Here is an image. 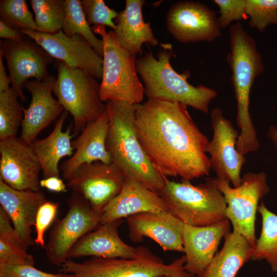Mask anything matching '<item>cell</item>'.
I'll return each instance as SVG.
<instances>
[{
    "instance_id": "cell-20",
    "label": "cell",
    "mask_w": 277,
    "mask_h": 277,
    "mask_svg": "<svg viewBox=\"0 0 277 277\" xmlns=\"http://www.w3.org/2000/svg\"><path fill=\"white\" fill-rule=\"evenodd\" d=\"M170 212L164 200L137 181L126 176L120 193L104 208L100 225L143 212Z\"/></svg>"
},
{
    "instance_id": "cell-9",
    "label": "cell",
    "mask_w": 277,
    "mask_h": 277,
    "mask_svg": "<svg viewBox=\"0 0 277 277\" xmlns=\"http://www.w3.org/2000/svg\"><path fill=\"white\" fill-rule=\"evenodd\" d=\"M227 204L226 216L234 230L243 235L254 247L255 216L259 201L270 191L267 175L249 172L242 176L241 185L232 187L225 180L213 178Z\"/></svg>"
},
{
    "instance_id": "cell-18",
    "label": "cell",
    "mask_w": 277,
    "mask_h": 277,
    "mask_svg": "<svg viewBox=\"0 0 277 277\" xmlns=\"http://www.w3.org/2000/svg\"><path fill=\"white\" fill-rule=\"evenodd\" d=\"M129 236L134 242L144 237L157 243L165 251L184 252V224L171 212H143L127 217Z\"/></svg>"
},
{
    "instance_id": "cell-24",
    "label": "cell",
    "mask_w": 277,
    "mask_h": 277,
    "mask_svg": "<svg viewBox=\"0 0 277 277\" xmlns=\"http://www.w3.org/2000/svg\"><path fill=\"white\" fill-rule=\"evenodd\" d=\"M144 0H126L125 9L115 19L114 30L119 43L133 54H141L143 44L156 46L159 41L154 36L149 22H145L142 8Z\"/></svg>"
},
{
    "instance_id": "cell-39",
    "label": "cell",
    "mask_w": 277,
    "mask_h": 277,
    "mask_svg": "<svg viewBox=\"0 0 277 277\" xmlns=\"http://www.w3.org/2000/svg\"><path fill=\"white\" fill-rule=\"evenodd\" d=\"M25 34L20 31L10 27L0 21V37L5 40L17 41L21 39Z\"/></svg>"
},
{
    "instance_id": "cell-3",
    "label": "cell",
    "mask_w": 277,
    "mask_h": 277,
    "mask_svg": "<svg viewBox=\"0 0 277 277\" xmlns=\"http://www.w3.org/2000/svg\"><path fill=\"white\" fill-rule=\"evenodd\" d=\"M106 103L109 119L106 147L112 163L126 176L160 195L167 179L151 163L138 140L134 105L119 101Z\"/></svg>"
},
{
    "instance_id": "cell-17",
    "label": "cell",
    "mask_w": 277,
    "mask_h": 277,
    "mask_svg": "<svg viewBox=\"0 0 277 277\" xmlns=\"http://www.w3.org/2000/svg\"><path fill=\"white\" fill-rule=\"evenodd\" d=\"M56 78L50 75L42 81L27 80L24 84L31 100L27 108L23 107V119L19 138L30 145L40 132L65 111L52 95Z\"/></svg>"
},
{
    "instance_id": "cell-11",
    "label": "cell",
    "mask_w": 277,
    "mask_h": 277,
    "mask_svg": "<svg viewBox=\"0 0 277 277\" xmlns=\"http://www.w3.org/2000/svg\"><path fill=\"white\" fill-rule=\"evenodd\" d=\"M0 50L7 62L11 87L20 100H26L23 88L29 78L42 81L50 74L48 66L54 61L51 56L35 41L25 34L20 40H1Z\"/></svg>"
},
{
    "instance_id": "cell-2",
    "label": "cell",
    "mask_w": 277,
    "mask_h": 277,
    "mask_svg": "<svg viewBox=\"0 0 277 277\" xmlns=\"http://www.w3.org/2000/svg\"><path fill=\"white\" fill-rule=\"evenodd\" d=\"M230 52L226 60L232 71L231 82L236 102V122L240 129L236 149L241 154L260 147L257 132L249 111L250 94L255 79L264 70L254 39L238 22L230 26Z\"/></svg>"
},
{
    "instance_id": "cell-23",
    "label": "cell",
    "mask_w": 277,
    "mask_h": 277,
    "mask_svg": "<svg viewBox=\"0 0 277 277\" xmlns=\"http://www.w3.org/2000/svg\"><path fill=\"white\" fill-rule=\"evenodd\" d=\"M122 219L100 225L74 245L68 260L83 256L104 258L132 259L139 253L140 246L134 247L125 243L120 238L118 228Z\"/></svg>"
},
{
    "instance_id": "cell-6",
    "label": "cell",
    "mask_w": 277,
    "mask_h": 277,
    "mask_svg": "<svg viewBox=\"0 0 277 277\" xmlns=\"http://www.w3.org/2000/svg\"><path fill=\"white\" fill-rule=\"evenodd\" d=\"M91 28L94 33L101 36L103 42L101 101L141 104L144 88L138 77L136 55L119 43L113 30L106 32L105 26L99 25Z\"/></svg>"
},
{
    "instance_id": "cell-34",
    "label": "cell",
    "mask_w": 277,
    "mask_h": 277,
    "mask_svg": "<svg viewBox=\"0 0 277 277\" xmlns=\"http://www.w3.org/2000/svg\"><path fill=\"white\" fill-rule=\"evenodd\" d=\"M81 2L89 25L107 26L115 30L116 25L113 19L116 18L118 13L109 8L104 1L82 0Z\"/></svg>"
},
{
    "instance_id": "cell-12",
    "label": "cell",
    "mask_w": 277,
    "mask_h": 277,
    "mask_svg": "<svg viewBox=\"0 0 277 277\" xmlns=\"http://www.w3.org/2000/svg\"><path fill=\"white\" fill-rule=\"evenodd\" d=\"M166 22L168 32L184 44L212 42L221 34L215 11L199 2L174 3L167 13Z\"/></svg>"
},
{
    "instance_id": "cell-33",
    "label": "cell",
    "mask_w": 277,
    "mask_h": 277,
    "mask_svg": "<svg viewBox=\"0 0 277 277\" xmlns=\"http://www.w3.org/2000/svg\"><path fill=\"white\" fill-rule=\"evenodd\" d=\"M246 13L250 27L263 32L270 24L277 25V0H246Z\"/></svg>"
},
{
    "instance_id": "cell-15",
    "label": "cell",
    "mask_w": 277,
    "mask_h": 277,
    "mask_svg": "<svg viewBox=\"0 0 277 277\" xmlns=\"http://www.w3.org/2000/svg\"><path fill=\"white\" fill-rule=\"evenodd\" d=\"M21 32L35 41L54 58L70 67L81 69L96 79H102L103 57L82 35L69 37L62 30L52 34L31 30Z\"/></svg>"
},
{
    "instance_id": "cell-32",
    "label": "cell",
    "mask_w": 277,
    "mask_h": 277,
    "mask_svg": "<svg viewBox=\"0 0 277 277\" xmlns=\"http://www.w3.org/2000/svg\"><path fill=\"white\" fill-rule=\"evenodd\" d=\"M0 18V21L17 30L37 31L32 13L25 0L1 1Z\"/></svg>"
},
{
    "instance_id": "cell-35",
    "label": "cell",
    "mask_w": 277,
    "mask_h": 277,
    "mask_svg": "<svg viewBox=\"0 0 277 277\" xmlns=\"http://www.w3.org/2000/svg\"><path fill=\"white\" fill-rule=\"evenodd\" d=\"M219 7L217 21L221 29L227 28L234 21L242 20L246 16V0H214Z\"/></svg>"
},
{
    "instance_id": "cell-7",
    "label": "cell",
    "mask_w": 277,
    "mask_h": 277,
    "mask_svg": "<svg viewBox=\"0 0 277 277\" xmlns=\"http://www.w3.org/2000/svg\"><path fill=\"white\" fill-rule=\"evenodd\" d=\"M185 256L165 263L146 247L141 246L132 259L92 257L82 262L67 260L63 265L65 273L76 277H195L184 268Z\"/></svg>"
},
{
    "instance_id": "cell-36",
    "label": "cell",
    "mask_w": 277,
    "mask_h": 277,
    "mask_svg": "<svg viewBox=\"0 0 277 277\" xmlns=\"http://www.w3.org/2000/svg\"><path fill=\"white\" fill-rule=\"evenodd\" d=\"M59 206L58 202L46 201L39 208L35 220V244L45 249V233L55 219Z\"/></svg>"
},
{
    "instance_id": "cell-26",
    "label": "cell",
    "mask_w": 277,
    "mask_h": 277,
    "mask_svg": "<svg viewBox=\"0 0 277 277\" xmlns=\"http://www.w3.org/2000/svg\"><path fill=\"white\" fill-rule=\"evenodd\" d=\"M222 249L216 253L201 277H235L251 259L254 246L240 233L233 230L224 236Z\"/></svg>"
},
{
    "instance_id": "cell-16",
    "label": "cell",
    "mask_w": 277,
    "mask_h": 277,
    "mask_svg": "<svg viewBox=\"0 0 277 277\" xmlns=\"http://www.w3.org/2000/svg\"><path fill=\"white\" fill-rule=\"evenodd\" d=\"M0 180L19 190H41L39 162L30 145L16 136L0 141Z\"/></svg>"
},
{
    "instance_id": "cell-27",
    "label": "cell",
    "mask_w": 277,
    "mask_h": 277,
    "mask_svg": "<svg viewBox=\"0 0 277 277\" xmlns=\"http://www.w3.org/2000/svg\"><path fill=\"white\" fill-rule=\"evenodd\" d=\"M4 210L0 207V265L34 266L33 256L16 232Z\"/></svg>"
},
{
    "instance_id": "cell-8",
    "label": "cell",
    "mask_w": 277,
    "mask_h": 277,
    "mask_svg": "<svg viewBox=\"0 0 277 277\" xmlns=\"http://www.w3.org/2000/svg\"><path fill=\"white\" fill-rule=\"evenodd\" d=\"M57 70L53 93L74 120V135L82 132L90 122L106 110L100 98V84L94 77L79 68L56 60Z\"/></svg>"
},
{
    "instance_id": "cell-13",
    "label": "cell",
    "mask_w": 277,
    "mask_h": 277,
    "mask_svg": "<svg viewBox=\"0 0 277 277\" xmlns=\"http://www.w3.org/2000/svg\"><path fill=\"white\" fill-rule=\"evenodd\" d=\"M210 118L213 136L208 143L206 152L210 155L211 167L217 178L226 180L233 187H237L241 185V171L246 161L245 156L236 149L239 133L231 122L225 117L220 108L211 110Z\"/></svg>"
},
{
    "instance_id": "cell-21",
    "label": "cell",
    "mask_w": 277,
    "mask_h": 277,
    "mask_svg": "<svg viewBox=\"0 0 277 277\" xmlns=\"http://www.w3.org/2000/svg\"><path fill=\"white\" fill-rule=\"evenodd\" d=\"M109 128L108 116L106 111L97 119L89 123L79 136L72 141L74 152L61 166L63 177L69 181L82 165L95 161L112 163L106 147Z\"/></svg>"
},
{
    "instance_id": "cell-29",
    "label": "cell",
    "mask_w": 277,
    "mask_h": 277,
    "mask_svg": "<svg viewBox=\"0 0 277 277\" xmlns=\"http://www.w3.org/2000/svg\"><path fill=\"white\" fill-rule=\"evenodd\" d=\"M65 19L62 31L68 36L82 35L101 56L103 55V42L97 38L88 24L81 1L65 0Z\"/></svg>"
},
{
    "instance_id": "cell-30",
    "label": "cell",
    "mask_w": 277,
    "mask_h": 277,
    "mask_svg": "<svg viewBox=\"0 0 277 277\" xmlns=\"http://www.w3.org/2000/svg\"><path fill=\"white\" fill-rule=\"evenodd\" d=\"M37 31L55 33L62 30L65 19L63 0H31Z\"/></svg>"
},
{
    "instance_id": "cell-10",
    "label": "cell",
    "mask_w": 277,
    "mask_h": 277,
    "mask_svg": "<svg viewBox=\"0 0 277 277\" xmlns=\"http://www.w3.org/2000/svg\"><path fill=\"white\" fill-rule=\"evenodd\" d=\"M68 204L65 216L55 220L45 248L48 260L57 266H62L68 260L70 250L80 239L100 225L101 214L94 211L81 194L73 191Z\"/></svg>"
},
{
    "instance_id": "cell-14",
    "label": "cell",
    "mask_w": 277,
    "mask_h": 277,
    "mask_svg": "<svg viewBox=\"0 0 277 277\" xmlns=\"http://www.w3.org/2000/svg\"><path fill=\"white\" fill-rule=\"evenodd\" d=\"M126 179L112 163L100 161L81 165L68 181L67 186L82 195L95 212L101 214L106 206L121 191Z\"/></svg>"
},
{
    "instance_id": "cell-28",
    "label": "cell",
    "mask_w": 277,
    "mask_h": 277,
    "mask_svg": "<svg viewBox=\"0 0 277 277\" xmlns=\"http://www.w3.org/2000/svg\"><path fill=\"white\" fill-rule=\"evenodd\" d=\"M262 217V229L254 247L251 260H265L277 272V214L270 211L263 201L258 208Z\"/></svg>"
},
{
    "instance_id": "cell-5",
    "label": "cell",
    "mask_w": 277,
    "mask_h": 277,
    "mask_svg": "<svg viewBox=\"0 0 277 277\" xmlns=\"http://www.w3.org/2000/svg\"><path fill=\"white\" fill-rule=\"evenodd\" d=\"M160 195L170 212L184 224L201 227L228 220L225 199L213 178L196 185L188 181L167 179Z\"/></svg>"
},
{
    "instance_id": "cell-40",
    "label": "cell",
    "mask_w": 277,
    "mask_h": 277,
    "mask_svg": "<svg viewBox=\"0 0 277 277\" xmlns=\"http://www.w3.org/2000/svg\"><path fill=\"white\" fill-rule=\"evenodd\" d=\"M3 57V53L0 50V93L7 91L11 87L10 78L4 65Z\"/></svg>"
},
{
    "instance_id": "cell-41",
    "label": "cell",
    "mask_w": 277,
    "mask_h": 277,
    "mask_svg": "<svg viewBox=\"0 0 277 277\" xmlns=\"http://www.w3.org/2000/svg\"><path fill=\"white\" fill-rule=\"evenodd\" d=\"M267 135L275 148L277 159V126H270L268 129Z\"/></svg>"
},
{
    "instance_id": "cell-38",
    "label": "cell",
    "mask_w": 277,
    "mask_h": 277,
    "mask_svg": "<svg viewBox=\"0 0 277 277\" xmlns=\"http://www.w3.org/2000/svg\"><path fill=\"white\" fill-rule=\"evenodd\" d=\"M41 187L55 192H66L67 186L62 179L57 176H50L40 180Z\"/></svg>"
},
{
    "instance_id": "cell-31",
    "label": "cell",
    "mask_w": 277,
    "mask_h": 277,
    "mask_svg": "<svg viewBox=\"0 0 277 277\" xmlns=\"http://www.w3.org/2000/svg\"><path fill=\"white\" fill-rule=\"evenodd\" d=\"M18 95L11 87L0 93V140L16 136L23 119V106Z\"/></svg>"
},
{
    "instance_id": "cell-22",
    "label": "cell",
    "mask_w": 277,
    "mask_h": 277,
    "mask_svg": "<svg viewBox=\"0 0 277 277\" xmlns=\"http://www.w3.org/2000/svg\"><path fill=\"white\" fill-rule=\"evenodd\" d=\"M41 191L14 189L0 180V204L10 218L13 227L29 247L34 245L31 227L35 226L37 211L46 201Z\"/></svg>"
},
{
    "instance_id": "cell-19",
    "label": "cell",
    "mask_w": 277,
    "mask_h": 277,
    "mask_svg": "<svg viewBox=\"0 0 277 277\" xmlns=\"http://www.w3.org/2000/svg\"><path fill=\"white\" fill-rule=\"evenodd\" d=\"M230 222H223L206 226L184 224L183 246L186 271L201 277L216 254L222 239L229 232Z\"/></svg>"
},
{
    "instance_id": "cell-25",
    "label": "cell",
    "mask_w": 277,
    "mask_h": 277,
    "mask_svg": "<svg viewBox=\"0 0 277 277\" xmlns=\"http://www.w3.org/2000/svg\"><path fill=\"white\" fill-rule=\"evenodd\" d=\"M68 113L65 110L63 112L49 135L43 139L35 140L30 144L39 162L43 178L60 177V160L65 156L71 157L74 153L71 141L75 136L71 134L73 124L63 131Z\"/></svg>"
},
{
    "instance_id": "cell-42",
    "label": "cell",
    "mask_w": 277,
    "mask_h": 277,
    "mask_svg": "<svg viewBox=\"0 0 277 277\" xmlns=\"http://www.w3.org/2000/svg\"><path fill=\"white\" fill-rule=\"evenodd\" d=\"M161 277H169V276H161Z\"/></svg>"
},
{
    "instance_id": "cell-1",
    "label": "cell",
    "mask_w": 277,
    "mask_h": 277,
    "mask_svg": "<svg viewBox=\"0 0 277 277\" xmlns=\"http://www.w3.org/2000/svg\"><path fill=\"white\" fill-rule=\"evenodd\" d=\"M138 140L154 167L164 176L190 181L208 176L209 142L187 106L156 100L134 105Z\"/></svg>"
},
{
    "instance_id": "cell-4",
    "label": "cell",
    "mask_w": 277,
    "mask_h": 277,
    "mask_svg": "<svg viewBox=\"0 0 277 277\" xmlns=\"http://www.w3.org/2000/svg\"><path fill=\"white\" fill-rule=\"evenodd\" d=\"M155 58L151 51L136 60V67L144 84L148 100L177 102L206 113L217 92L203 85L193 86L187 82L189 71H175L170 60L173 55L172 45L161 44Z\"/></svg>"
},
{
    "instance_id": "cell-37",
    "label": "cell",
    "mask_w": 277,
    "mask_h": 277,
    "mask_svg": "<svg viewBox=\"0 0 277 277\" xmlns=\"http://www.w3.org/2000/svg\"><path fill=\"white\" fill-rule=\"evenodd\" d=\"M0 277H76L73 274L52 273L39 270L34 266L0 265Z\"/></svg>"
}]
</instances>
